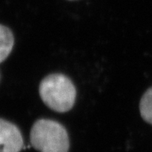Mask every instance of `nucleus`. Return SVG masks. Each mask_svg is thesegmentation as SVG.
<instances>
[{"instance_id":"f257e3e1","label":"nucleus","mask_w":152,"mask_h":152,"mask_svg":"<svg viewBox=\"0 0 152 152\" xmlns=\"http://www.w3.org/2000/svg\"><path fill=\"white\" fill-rule=\"evenodd\" d=\"M39 93L44 103L58 113L69 112L75 102V86L63 74H52L45 77L40 84Z\"/></svg>"},{"instance_id":"20e7f679","label":"nucleus","mask_w":152,"mask_h":152,"mask_svg":"<svg viewBox=\"0 0 152 152\" xmlns=\"http://www.w3.org/2000/svg\"><path fill=\"white\" fill-rule=\"evenodd\" d=\"M13 33L8 27L0 25V63L8 58L14 47Z\"/></svg>"},{"instance_id":"39448f33","label":"nucleus","mask_w":152,"mask_h":152,"mask_svg":"<svg viewBox=\"0 0 152 152\" xmlns=\"http://www.w3.org/2000/svg\"><path fill=\"white\" fill-rule=\"evenodd\" d=\"M140 111L142 118L152 125V86L147 90L141 97Z\"/></svg>"},{"instance_id":"7ed1b4c3","label":"nucleus","mask_w":152,"mask_h":152,"mask_svg":"<svg viewBox=\"0 0 152 152\" xmlns=\"http://www.w3.org/2000/svg\"><path fill=\"white\" fill-rule=\"evenodd\" d=\"M24 140L16 125L0 118V152H20Z\"/></svg>"},{"instance_id":"f03ea898","label":"nucleus","mask_w":152,"mask_h":152,"mask_svg":"<svg viewBox=\"0 0 152 152\" xmlns=\"http://www.w3.org/2000/svg\"><path fill=\"white\" fill-rule=\"evenodd\" d=\"M31 144L40 152H69V139L64 125L51 119L37 120L31 129Z\"/></svg>"}]
</instances>
